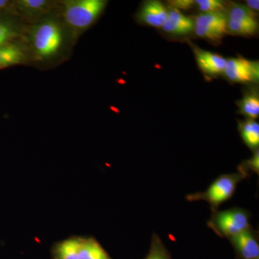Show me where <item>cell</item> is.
Wrapping results in <instances>:
<instances>
[{"mask_svg": "<svg viewBox=\"0 0 259 259\" xmlns=\"http://www.w3.org/2000/svg\"><path fill=\"white\" fill-rule=\"evenodd\" d=\"M105 0H66L61 3V13L75 35L88 30L106 7Z\"/></svg>", "mask_w": 259, "mask_h": 259, "instance_id": "cell-1", "label": "cell"}, {"mask_svg": "<svg viewBox=\"0 0 259 259\" xmlns=\"http://www.w3.org/2000/svg\"><path fill=\"white\" fill-rule=\"evenodd\" d=\"M62 40V30L53 20L42 22L32 30V50L38 59H48L55 56L60 50Z\"/></svg>", "mask_w": 259, "mask_h": 259, "instance_id": "cell-2", "label": "cell"}, {"mask_svg": "<svg viewBox=\"0 0 259 259\" xmlns=\"http://www.w3.org/2000/svg\"><path fill=\"white\" fill-rule=\"evenodd\" d=\"M223 73L233 82H256L259 79V63L243 58H233L226 61Z\"/></svg>", "mask_w": 259, "mask_h": 259, "instance_id": "cell-3", "label": "cell"}, {"mask_svg": "<svg viewBox=\"0 0 259 259\" xmlns=\"http://www.w3.org/2000/svg\"><path fill=\"white\" fill-rule=\"evenodd\" d=\"M215 223L223 234L233 237L248 229V216L238 209L226 210L218 213Z\"/></svg>", "mask_w": 259, "mask_h": 259, "instance_id": "cell-4", "label": "cell"}, {"mask_svg": "<svg viewBox=\"0 0 259 259\" xmlns=\"http://www.w3.org/2000/svg\"><path fill=\"white\" fill-rule=\"evenodd\" d=\"M239 175H226L218 179L209 187L204 196L213 204L222 203L234 193Z\"/></svg>", "mask_w": 259, "mask_h": 259, "instance_id": "cell-5", "label": "cell"}, {"mask_svg": "<svg viewBox=\"0 0 259 259\" xmlns=\"http://www.w3.org/2000/svg\"><path fill=\"white\" fill-rule=\"evenodd\" d=\"M168 10L161 2L148 1L144 3L139 17L143 23L155 28H161L168 17Z\"/></svg>", "mask_w": 259, "mask_h": 259, "instance_id": "cell-6", "label": "cell"}, {"mask_svg": "<svg viewBox=\"0 0 259 259\" xmlns=\"http://www.w3.org/2000/svg\"><path fill=\"white\" fill-rule=\"evenodd\" d=\"M196 60L199 67L206 74L217 75L223 73L226 59L214 53L204 51L199 48L194 49Z\"/></svg>", "mask_w": 259, "mask_h": 259, "instance_id": "cell-7", "label": "cell"}, {"mask_svg": "<svg viewBox=\"0 0 259 259\" xmlns=\"http://www.w3.org/2000/svg\"><path fill=\"white\" fill-rule=\"evenodd\" d=\"M164 31L174 35H187L194 30L193 19L185 16L179 10H168V17L161 27Z\"/></svg>", "mask_w": 259, "mask_h": 259, "instance_id": "cell-8", "label": "cell"}, {"mask_svg": "<svg viewBox=\"0 0 259 259\" xmlns=\"http://www.w3.org/2000/svg\"><path fill=\"white\" fill-rule=\"evenodd\" d=\"M17 14L25 18H37L52 10V3L47 0H18L14 2Z\"/></svg>", "mask_w": 259, "mask_h": 259, "instance_id": "cell-9", "label": "cell"}, {"mask_svg": "<svg viewBox=\"0 0 259 259\" xmlns=\"http://www.w3.org/2000/svg\"><path fill=\"white\" fill-rule=\"evenodd\" d=\"M233 243L245 259H258L259 246L256 240L248 230L232 237Z\"/></svg>", "mask_w": 259, "mask_h": 259, "instance_id": "cell-10", "label": "cell"}, {"mask_svg": "<svg viewBox=\"0 0 259 259\" xmlns=\"http://www.w3.org/2000/svg\"><path fill=\"white\" fill-rule=\"evenodd\" d=\"M26 61L25 51L20 46L8 44L0 47V69L22 64Z\"/></svg>", "mask_w": 259, "mask_h": 259, "instance_id": "cell-11", "label": "cell"}, {"mask_svg": "<svg viewBox=\"0 0 259 259\" xmlns=\"http://www.w3.org/2000/svg\"><path fill=\"white\" fill-rule=\"evenodd\" d=\"M194 21V25L214 30L223 35L228 32L227 18L223 13H202L195 17Z\"/></svg>", "mask_w": 259, "mask_h": 259, "instance_id": "cell-12", "label": "cell"}, {"mask_svg": "<svg viewBox=\"0 0 259 259\" xmlns=\"http://www.w3.org/2000/svg\"><path fill=\"white\" fill-rule=\"evenodd\" d=\"M78 259H110L101 245L94 240H81Z\"/></svg>", "mask_w": 259, "mask_h": 259, "instance_id": "cell-13", "label": "cell"}, {"mask_svg": "<svg viewBox=\"0 0 259 259\" xmlns=\"http://www.w3.org/2000/svg\"><path fill=\"white\" fill-rule=\"evenodd\" d=\"M227 20L243 22L250 24H258L256 20L255 12L252 11L247 6L243 5L233 4L228 10Z\"/></svg>", "mask_w": 259, "mask_h": 259, "instance_id": "cell-14", "label": "cell"}, {"mask_svg": "<svg viewBox=\"0 0 259 259\" xmlns=\"http://www.w3.org/2000/svg\"><path fill=\"white\" fill-rule=\"evenodd\" d=\"M241 136L248 147L255 148L259 145V125L253 120H248L240 124Z\"/></svg>", "mask_w": 259, "mask_h": 259, "instance_id": "cell-15", "label": "cell"}, {"mask_svg": "<svg viewBox=\"0 0 259 259\" xmlns=\"http://www.w3.org/2000/svg\"><path fill=\"white\" fill-rule=\"evenodd\" d=\"M240 112L243 115L255 119L259 115V98L256 93H250L245 95L238 105Z\"/></svg>", "mask_w": 259, "mask_h": 259, "instance_id": "cell-16", "label": "cell"}, {"mask_svg": "<svg viewBox=\"0 0 259 259\" xmlns=\"http://www.w3.org/2000/svg\"><path fill=\"white\" fill-rule=\"evenodd\" d=\"M81 240L69 239L61 243L58 247L59 259H78V250Z\"/></svg>", "mask_w": 259, "mask_h": 259, "instance_id": "cell-17", "label": "cell"}, {"mask_svg": "<svg viewBox=\"0 0 259 259\" xmlns=\"http://www.w3.org/2000/svg\"><path fill=\"white\" fill-rule=\"evenodd\" d=\"M227 30L240 35H253L258 30V24H250L243 22L227 20Z\"/></svg>", "mask_w": 259, "mask_h": 259, "instance_id": "cell-18", "label": "cell"}, {"mask_svg": "<svg viewBox=\"0 0 259 259\" xmlns=\"http://www.w3.org/2000/svg\"><path fill=\"white\" fill-rule=\"evenodd\" d=\"M195 5L203 13H222L226 10V3L221 0H197Z\"/></svg>", "mask_w": 259, "mask_h": 259, "instance_id": "cell-19", "label": "cell"}, {"mask_svg": "<svg viewBox=\"0 0 259 259\" xmlns=\"http://www.w3.org/2000/svg\"><path fill=\"white\" fill-rule=\"evenodd\" d=\"M16 35V32L8 24L0 22V47L6 45L7 42Z\"/></svg>", "mask_w": 259, "mask_h": 259, "instance_id": "cell-20", "label": "cell"}, {"mask_svg": "<svg viewBox=\"0 0 259 259\" xmlns=\"http://www.w3.org/2000/svg\"><path fill=\"white\" fill-rule=\"evenodd\" d=\"M169 4L174 9L189 10L195 5V1L193 0H174L170 1Z\"/></svg>", "mask_w": 259, "mask_h": 259, "instance_id": "cell-21", "label": "cell"}, {"mask_svg": "<svg viewBox=\"0 0 259 259\" xmlns=\"http://www.w3.org/2000/svg\"><path fill=\"white\" fill-rule=\"evenodd\" d=\"M146 259H168V258L165 254L164 252L162 251L159 248L153 247Z\"/></svg>", "mask_w": 259, "mask_h": 259, "instance_id": "cell-22", "label": "cell"}, {"mask_svg": "<svg viewBox=\"0 0 259 259\" xmlns=\"http://www.w3.org/2000/svg\"><path fill=\"white\" fill-rule=\"evenodd\" d=\"M249 165L255 171H258L259 169V154L258 151L255 153L253 157L249 161Z\"/></svg>", "mask_w": 259, "mask_h": 259, "instance_id": "cell-23", "label": "cell"}, {"mask_svg": "<svg viewBox=\"0 0 259 259\" xmlns=\"http://www.w3.org/2000/svg\"><path fill=\"white\" fill-rule=\"evenodd\" d=\"M246 6L252 11H258L259 1L258 0H248L246 1Z\"/></svg>", "mask_w": 259, "mask_h": 259, "instance_id": "cell-24", "label": "cell"}]
</instances>
